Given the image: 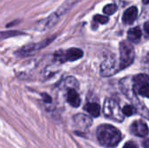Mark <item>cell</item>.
<instances>
[{"label": "cell", "mask_w": 149, "mask_h": 148, "mask_svg": "<svg viewBox=\"0 0 149 148\" xmlns=\"http://www.w3.org/2000/svg\"><path fill=\"white\" fill-rule=\"evenodd\" d=\"M135 52L134 46L127 41H122L120 44V69L128 67L134 59Z\"/></svg>", "instance_id": "obj_3"}, {"label": "cell", "mask_w": 149, "mask_h": 148, "mask_svg": "<svg viewBox=\"0 0 149 148\" xmlns=\"http://www.w3.org/2000/svg\"><path fill=\"white\" fill-rule=\"evenodd\" d=\"M72 7V3H65L63 6H61L58 10H57L55 12H53L52 14H51L49 17L40 20L37 25H36V30L38 31H45L52 26H54L58 21L59 20V18L67 12V10H69Z\"/></svg>", "instance_id": "obj_2"}, {"label": "cell", "mask_w": 149, "mask_h": 148, "mask_svg": "<svg viewBox=\"0 0 149 148\" xmlns=\"http://www.w3.org/2000/svg\"><path fill=\"white\" fill-rule=\"evenodd\" d=\"M93 19H94V21H96V22H98V23H100V24H107L108 21H109V18H108V17H107V16H103V15H96L94 17H93Z\"/></svg>", "instance_id": "obj_18"}, {"label": "cell", "mask_w": 149, "mask_h": 148, "mask_svg": "<svg viewBox=\"0 0 149 148\" xmlns=\"http://www.w3.org/2000/svg\"><path fill=\"white\" fill-rule=\"evenodd\" d=\"M23 34L20 31H3V32H0V38H8L10 37H16L18 35Z\"/></svg>", "instance_id": "obj_15"}, {"label": "cell", "mask_w": 149, "mask_h": 148, "mask_svg": "<svg viewBox=\"0 0 149 148\" xmlns=\"http://www.w3.org/2000/svg\"><path fill=\"white\" fill-rule=\"evenodd\" d=\"M83 56V51L78 48H71L66 51H59L55 53V59L58 62L64 63L65 61H75L81 58Z\"/></svg>", "instance_id": "obj_5"}, {"label": "cell", "mask_w": 149, "mask_h": 148, "mask_svg": "<svg viewBox=\"0 0 149 148\" xmlns=\"http://www.w3.org/2000/svg\"><path fill=\"white\" fill-rule=\"evenodd\" d=\"M144 146H145L146 147H149V140L144 142Z\"/></svg>", "instance_id": "obj_23"}, {"label": "cell", "mask_w": 149, "mask_h": 148, "mask_svg": "<svg viewBox=\"0 0 149 148\" xmlns=\"http://www.w3.org/2000/svg\"><path fill=\"white\" fill-rule=\"evenodd\" d=\"M134 85L139 88L144 85L148 84L149 77L147 74H138V75L134 76Z\"/></svg>", "instance_id": "obj_14"}, {"label": "cell", "mask_w": 149, "mask_h": 148, "mask_svg": "<svg viewBox=\"0 0 149 148\" xmlns=\"http://www.w3.org/2000/svg\"><path fill=\"white\" fill-rule=\"evenodd\" d=\"M131 130L134 134L139 137H145L148 134V126L142 120L134 121L131 126Z\"/></svg>", "instance_id": "obj_8"}, {"label": "cell", "mask_w": 149, "mask_h": 148, "mask_svg": "<svg viewBox=\"0 0 149 148\" xmlns=\"http://www.w3.org/2000/svg\"><path fill=\"white\" fill-rule=\"evenodd\" d=\"M67 102L73 107H79L80 105V98L79 93L72 88L70 89L67 92Z\"/></svg>", "instance_id": "obj_11"}, {"label": "cell", "mask_w": 149, "mask_h": 148, "mask_svg": "<svg viewBox=\"0 0 149 148\" xmlns=\"http://www.w3.org/2000/svg\"><path fill=\"white\" fill-rule=\"evenodd\" d=\"M144 29H145L146 32L149 35V22L145 23V24H144Z\"/></svg>", "instance_id": "obj_22"}, {"label": "cell", "mask_w": 149, "mask_h": 148, "mask_svg": "<svg viewBox=\"0 0 149 148\" xmlns=\"http://www.w3.org/2000/svg\"><path fill=\"white\" fill-rule=\"evenodd\" d=\"M118 70H120V68L117 67L116 61L113 57L106 58L100 65V74L104 77L111 76L114 74Z\"/></svg>", "instance_id": "obj_7"}, {"label": "cell", "mask_w": 149, "mask_h": 148, "mask_svg": "<svg viewBox=\"0 0 149 148\" xmlns=\"http://www.w3.org/2000/svg\"><path fill=\"white\" fill-rule=\"evenodd\" d=\"M73 121L75 123V126L80 129V130H86V129H88L93 121H92V119L85 114H77L74 116L73 118Z\"/></svg>", "instance_id": "obj_9"}, {"label": "cell", "mask_w": 149, "mask_h": 148, "mask_svg": "<svg viewBox=\"0 0 149 148\" xmlns=\"http://www.w3.org/2000/svg\"><path fill=\"white\" fill-rule=\"evenodd\" d=\"M103 112L105 116L112 120L121 122L124 120L123 112L120 108L119 105L113 99H108L105 101Z\"/></svg>", "instance_id": "obj_4"}, {"label": "cell", "mask_w": 149, "mask_h": 148, "mask_svg": "<svg viewBox=\"0 0 149 148\" xmlns=\"http://www.w3.org/2000/svg\"><path fill=\"white\" fill-rule=\"evenodd\" d=\"M127 38L131 42H138L141 38V31L139 27L132 28L127 31Z\"/></svg>", "instance_id": "obj_13"}, {"label": "cell", "mask_w": 149, "mask_h": 148, "mask_svg": "<svg viewBox=\"0 0 149 148\" xmlns=\"http://www.w3.org/2000/svg\"><path fill=\"white\" fill-rule=\"evenodd\" d=\"M96 135L99 143L104 147H117L121 140V133L111 125H101L99 126Z\"/></svg>", "instance_id": "obj_1"}, {"label": "cell", "mask_w": 149, "mask_h": 148, "mask_svg": "<svg viewBox=\"0 0 149 148\" xmlns=\"http://www.w3.org/2000/svg\"><path fill=\"white\" fill-rule=\"evenodd\" d=\"M84 109L93 117H98L100 113V106L97 103H88L85 106Z\"/></svg>", "instance_id": "obj_12"}, {"label": "cell", "mask_w": 149, "mask_h": 148, "mask_svg": "<svg viewBox=\"0 0 149 148\" xmlns=\"http://www.w3.org/2000/svg\"><path fill=\"white\" fill-rule=\"evenodd\" d=\"M123 148H138V147L132 141H129V142H127L125 144V146L123 147Z\"/></svg>", "instance_id": "obj_20"}, {"label": "cell", "mask_w": 149, "mask_h": 148, "mask_svg": "<svg viewBox=\"0 0 149 148\" xmlns=\"http://www.w3.org/2000/svg\"><path fill=\"white\" fill-rule=\"evenodd\" d=\"M122 112H123V114L126 115V116H131L133 113H134V109L131 106H126L123 107L122 109Z\"/></svg>", "instance_id": "obj_19"}, {"label": "cell", "mask_w": 149, "mask_h": 148, "mask_svg": "<svg viewBox=\"0 0 149 148\" xmlns=\"http://www.w3.org/2000/svg\"><path fill=\"white\" fill-rule=\"evenodd\" d=\"M54 38H47L42 42H39L38 44H26L24 46H23L21 49H19L17 53L18 55H21V56H24V55H28V54H31V53H33L44 47H45L47 44H49L52 40H53Z\"/></svg>", "instance_id": "obj_6"}, {"label": "cell", "mask_w": 149, "mask_h": 148, "mask_svg": "<svg viewBox=\"0 0 149 148\" xmlns=\"http://www.w3.org/2000/svg\"><path fill=\"white\" fill-rule=\"evenodd\" d=\"M138 92L139 94L144 96V97H147V98H149V85L147 84V85H144L141 87L138 88Z\"/></svg>", "instance_id": "obj_17"}, {"label": "cell", "mask_w": 149, "mask_h": 148, "mask_svg": "<svg viewBox=\"0 0 149 148\" xmlns=\"http://www.w3.org/2000/svg\"><path fill=\"white\" fill-rule=\"evenodd\" d=\"M144 3H149V0H143Z\"/></svg>", "instance_id": "obj_24"}, {"label": "cell", "mask_w": 149, "mask_h": 148, "mask_svg": "<svg viewBox=\"0 0 149 148\" xmlns=\"http://www.w3.org/2000/svg\"><path fill=\"white\" fill-rule=\"evenodd\" d=\"M42 96H43V98H44L45 102H46V103H51V102H52V98H51L48 94H46V93H43V94H42Z\"/></svg>", "instance_id": "obj_21"}, {"label": "cell", "mask_w": 149, "mask_h": 148, "mask_svg": "<svg viewBox=\"0 0 149 148\" xmlns=\"http://www.w3.org/2000/svg\"><path fill=\"white\" fill-rule=\"evenodd\" d=\"M117 10V6L113 3H110V4H107L104 7L103 9V11L105 14L107 15H112L113 14L114 12H116Z\"/></svg>", "instance_id": "obj_16"}, {"label": "cell", "mask_w": 149, "mask_h": 148, "mask_svg": "<svg viewBox=\"0 0 149 148\" xmlns=\"http://www.w3.org/2000/svg\"><path fill=\"white\" fill-rule=\"evenodd\" d=\"M138 16V9L135 6H132L130 8H128L123 14L122 17V20L124 22V24H132L137 17Z\"/></svg>", "instance_id": "obj_10"}]
</instances>
